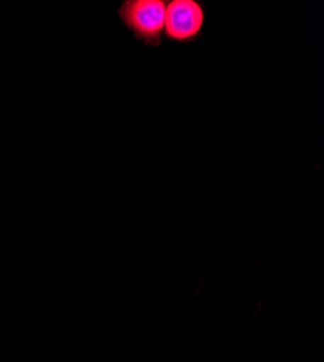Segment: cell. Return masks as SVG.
Listing matches in <instances>:
<instances>
[{"label": "cell", "mask_w": 324, "mask_h": 362, "mask_svg": "<svg viewBox=\"0 0 324 362\" xmlns=\"http://www.w3.org/2000/svg\"><path fill=\"white\" fill-rule=\"evenodd\" d=\"M167 0H123L118 18L128 33L145 47L159 48L163 44Z\"/></svg>", "instance_id": "6da1fadb"}, {"label": "cell", "mask_w": 324, "mask_h": 362, "mask_svg": "<svg viewBox=\"0 0 324 362\" xmlns=\"http://www.w3.org/2000/svg\"><path fill=\"white\" fill-rule=\"evenodd\" d=\"M207 23V8L201 0H167L163 38L189 45L198 42Z\"/></svg>", "instance_id": "7a4b0ae2"}]
</instances>
